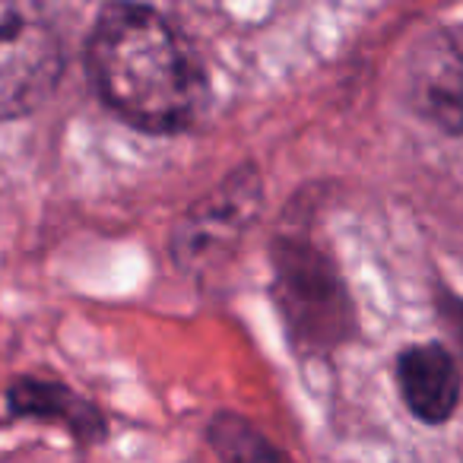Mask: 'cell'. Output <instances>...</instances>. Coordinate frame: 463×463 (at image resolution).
<instances>
[{
    "mask_svg": "<svg viewBox=\"0 0 463 463\" xmlns=\"http://www.w3.org/2000/svg\"><path fill=\"white\" fill-rule=\"evenodd\" d=\"M96 96L140 134L172 137L197 128L210 80L175 23L143 0H109L86 39Z\"/></svg>",
    "mask_w": 463,
    "mask_h": 463,
    "instance_id": "1",
    "label": "cell"
},
{
    "mask_svg": "<svg viewBox=\"0 0 463 463\" xmlns=\"http://www.w3.org/2000/svg\"><path fill=\"white\" fill-rule=\"evenodd\" d=\"M270 296L302 355H330L355 336V305L336 260L305 235L270 241Z\"/></svg>",
    "mask_w": 463,
    "mask_h": 463,
    "instance_id": "2",
    "label": "cell"
},
{
    "mask_svg": "<svg viewBox=\"0 0 463 463\" xmlns=\"http://www.w3.org/2000/svg\"><path fill=\"white\" fill-rule=\"evenodd\" d=\"M64 77V45L35 0H0V121L33 115Z\"/></svg>",
    "mask_w": 463,
    "mask_h": 463,
    "instance_id": "3",
    "label": "cell"
},
{
    "mask_svg": "<svg viewBox=\"0 0 463 463\" xmlns=\"http://www.w3.org/2000/svg\"><path fill=\"white\" fill-rule=\"evenodd\" d=\"M264 206V178L254 162L235 165L197 200L172 232V260L181 270L203 273L229 258Z\"/></svg>",
    "mask_w": 463,
    "mask_h": 463,
    "instance_id": "4",
    "label": "cell"
},
{
    "mask_svg": "<svg viewBox=\"0 0 463 463\" xmlns=\"http://www.w3.org/2000/svg\"><path fill=\"white\" fill-rule=\"evenodd\" d=\"M403 96L425 124L463 137V23L429 29L410 48Z\"/></svg>",
    "mask_w": 463,
    "mask_h": 463,
    "instance_id": "5",
    "label": "cell"
},
{
    "mask_svg": "<svg viewBox=\"0 0 463 463\" xmlns=\"http://www.w3.org/2000/svg\"><path fill=\"white\" fill-rule=\"evenodd\" d=\"M393 378L410 416L425 425L448 422L460 406L463 372L441 343H412L400 349Z\"/></svg>",
    "mask_w": 463,
    "mask_h": 463,
    "instance_id": "6",
    "label": "cell"
},
{
    "mask_svg": "<svg viewBox=\"0 0 463 463\" xmlns=\"http://www.w3.org/2000/svg\"><path fill=\"white\" fill-rule=\"evenodd\" d=\"M4 400H7V410L16 419L58 425V429H64L83 448L102 444L109 438V419H105V412L90 397H83L71 384H64V381L23 374V378L10 381Z\"/></svg>",
    "mask_w": 463,
    "mask_h": 463,
    "instance_id": "7",
    "label": "cell"
},
{
    "mask_svg": "<svg viewBox=\"0 0 463 463\" xmlns=\"http://www.w3.org/2000/svg\"><path fill=\"white\" fill-rule=\"evenodd\" d=\"M206 444L222 460H283L286 450L270 444L245 416L219 410L206 425Z\"/></svg>",
    "mask_w": 463,
    "mask_h": 463,
    "instance_id": "8",
    "label": "cell"
},
{
    "mask_svg": "<svg viewBox=\"0 0 463 463\" xmlns=\"http://www.w3.org/2000/svg\"><path fill=\"white\" fill-rule=\"evenodd\" d=\"M438 308H441V317L448 321L450 334H454L457 343L463 346V302L454 296H441L438 298Z\"/></svg>",
    "mask_w": 463,
    "mask_h": 463,
    "instance_id": "9",
    "label": "cell"
}]
</instances>
